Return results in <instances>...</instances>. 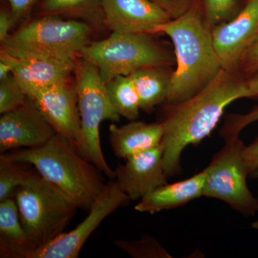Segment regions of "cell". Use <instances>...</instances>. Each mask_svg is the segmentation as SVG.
<instances>
[{
	"mask_svg": "<svg viewBox=\"0 0 258 258\" xmlns=\"http://www.w3.org/2000/svg\"><path fill=\"white\" fill-rule=\"evenodd\" d=\"M14 25L11 12L2 10L0 13V42L4 41L9 36L10 30Z\"/></svg>",
	"mask_w": 258,
	"mask_h": 258,
	"instance_id": "4dcf8cb0",
	"label": "cell"
},
{
	"mask_svg": "<svg viewBox=\"0 0 258 258\" xmlns=\"http://www.w3.org/2000/svg\"><path fill=\"white\" fill-rule=\"evenodd\" d=\"M15 197L31 252L62 233L79 209L37 172L17 190Z\"/></svg>",
	"mask_w": 258,
	"mask_h": 258,
	"instance_id": "5b68a950",
	"label": "cell"
},
{
	"mask_svg": "<svg viewBox=\"0 0 258 258\" xmlns=\"http://www.w3.org/2000/svg\"><path fill=\"white\" fill-rule=\"evenodd\" d=\"M3 154L11 160L33 166L81 210H89L106 186L98 168L57 134L42 147Z\"/></svg>",
	"mask_w": 258,
	"mask_h": 258,
	"instance_id": "3957f363",
	"label": "cell"
},
{
	"mask_svg": "<svg viewBox=\"0 0 258 258\" xmlns=\"http://www.w3.org/2000/svg\"><path fill=\"white\" fill-rule=\"evenodd\" d=\"M115 244L119 248L128 252L131 256L137 258H152L169 257L160 244L152 237H143L142 240L128 242L116 240Z\"/></svg>",
	"mask_w": 258,
	"mask_h": 258,
	"instance_id": "d4e9b609",
	"label": "cell"
},
{
	"mask_svg": "<svg viewBox=\"0 0 258 258\" xmlns=\"http://www.w3.org/2000/svg\"><path fill=\"white\" fill-rule=\"evenodd\" d=\"M103 22L112 32L154 34L156 28L171 20L152 0H102Z\"/></svg>",
	"mask_w": 258,
	"mask_h": 258,
	"instance_id": "5bb4252c",
	"label": "cell"
},
{
	"mask_svg": "<svg viewBox=\"0 0 258 258\" xmlns=\"http://www.w3.org/2000/svg\"><path fill=\"white\" fill-rule=\"evenodd\" d=\"M244 164L249 176L258 174V137L248 146H245L243 151Z\"/></svg>",
	"mask_w": 258,
	"mask_h": 258,
	"instance_id": "f1b7e54d",
	"label": "cell"
},
{
	"mask_svg": "<svg viewBox=\"0 0 258 258\" xmlns=\"http://www.w3.org/2000/svg\"><path fill=\"white\" fill-rule=\"evenodd\" d=\"M258 120V106L245 114H232L226 119L220 136L225 139L239 137L241 131L247 125Z\"/></svg>",
	"mask_w": 258,
	"mask_h": 258,
	"instance_id": "484cf974",
	"label": "cell"
},
{
	"mask_svg": "<svg viewBox=\"0 0 258 258\" xmlns=\"http://www.w3.org/2000/svg\"><path fill=\"white\" fill-rule=\"evenodd\" d=\"M10 5V12L14 23L28 14L36 0H7Z\"/></svg>",
	"mask_w": 258,
	"mask_h": 258,
	"instance_id": "f546056e",
	"label": "cell"
},
{
	"mask_svg": "<svg viewBox=\"0 0 258 258\" xmlns=\"http://www.w3.org/2000/svg\"><path fill=\"white\" fill-rule=\"evenodd\" d=\"M258 71V41L246 52L240 64H239V72L241 73L244 77H249Z\"/></svg>",
	"mask_w": 258,
	"mask_h": 258,
	"instance_id": "4316f807",
	"label": "cell"
},
{
	"mask_svg": "<svg viewBox=\"0 0 258 258\" xmlns=\"http://www.w3.org/2000/svg\"><path fill=\"white\" fill-rule=\"evenodd\" d=\"M28 96L17 82L13 75L0 81V113H7L23 106Z\"/></svg>",
	"mask_w": 258,
	"mask_h": 258,
	"instance_id": "603a6c76",
	"label": "cell"
},
{
	"mask_svg": "<svg viewBox=\"0 0 258 258\" xmlns=\"http://www.w3.org/2000/svg\"><path fill=\"white\" fill-rule=\"evenodd\" d=\"M150 35L112 32L107 38L83 47L79 58L96 66L105 82L144 68L172 66L175 57Z\"/></svg>",
	"mask_w": 258,
	"mask_h": 258,
	"instance_id": "8992f818",
	"label": "cell"
},
{
	"mask_svg": "<svg viewBox=\"0 0 258 258\" xmlns=\"http://www.w3.org/2000/svg\"><path fill=\"white\" fill-rule=\"evenodd\" d=\"M249 98L246 78L241 73L222 69L206 87L186 101L167 105L161 122L164 127L161 145L168 177L181 174V156L185 148L198 145L208 137L232 102Z\"/></svg>",
	"mask_w": 258,
	"mask_h": 258,
	"instance_id": "6da1fadb",
	"label": "cell"
},
{
	"mask_svg": "<svg viewBox=\"0 0 258 258\" xmlns=\"http://www.w3.org/2000/svg\"><path fill=\"white\" fill-rule=\"evenodd\" d=\"M238 0H204L205 18L212 29L235 17Z\"/></svg>",
	"mask_w": 258,
	"mask_h": 258,
	"instance_id": "7402d4cb",
	"label": "cell"
},
{
	"mask_svg": "<svg viewBox=\"0 0 258 258\" xmlns=\"http://www.w3.org/2000/svg\"><path fill=\"white\" fill-rule=\"evenodd\" d=\"M249 98H258V71L246 79Z\"/></svg>",
	"mask_w": 258,
	"mask_h": 258,
	"instance_id": "1f68e13d",
	"label": "cell"
},
{
	"mask_svg": "<svg viewBox=\"0 0 258 258\" xmlns=\"http://www.w3.org/2000/svg\"><path fill=\"white\" fill-rule=\"evenodd\" d=\"M170 66H152L137 70L130 75L137 89L141 111L150 113L166 103L174 71Z\"/></svg>",
	"mask_w": 258,
	"mask_h": 258,
	"instance_id": "ac0fdd59",
	"label": "cell"
},
{
	"mask_svg": "<svg viewBox=\"0 0 258 258\" xmlns=\"http://www.w3.org/2000/svg\"><path fill=\"white\" fill-rule=\"evenodd\" d=\"M245 147L240 137L225 141V147L212 157L205 174L203 197L221 200L245 217L258 212V200L247 184L249 176L243 158Z\"/></svg>",
	"mask_w": 258,
	"mask_h": 258,
	"instance_id": "ba28073f",
	"label": "cell"
},
{
	"mask_svg": "<svg viewBox=\"0 0 258 258\" xmlns=\"http://www.w3.org/2000/svg\"><path fill=\"white\" fill-rule=\"evenodd\" d=\"M159 5L171 19L179 18L191 6L190 0H152Z\"/></svg>",
	"mask_w": 258,
	"mask_h": 258,
	"instance_id": "83f0119b",
	"label": "cell"
},
{
	"mask_svg": "<svg viewBox=\"0 0 258 258\" xmlns=\"http://www.w3.org/2000/svg\"><path fill=\"white\" fill-rule=\"evenodd\" d=\"M156 33L168 35L174 47L176 69L173 72L166 101L167 105L189 99L210 84L221 71L212 28L198 5H191L179 18L158 26Z\"/></svg>",
	"mask_w": 258,
	"mask_h": 258,
	"instance_id": "7a4b0ae2",
	"label": "cell"
},
{
	"mask_svg": "<svg viewBox=\"0 0 258 258\" xmlns=\"http://www.w3.org/2000/svg\"><path fill=\"white\" fill-rule=\"evenodd\" d=\"M118 185L110 180L89 209L88 216L69 232H62L46 245L32 251L28 258H77L91 234L104 219L129 201Z\"/></svg>",
	"mask_w": 258,
	"mask_h": 258,
	"instance_id": "9c48e42d",
	"label": "cell"
},
{
	"mask_svg": "<svg viewBox=\"0 0 258 258\" xmlns=\"http://www.w3.org/2000/svg\"><path fill=\"white\" fill-rule=\"evenodd\" d=\"M57 132L31 101L0 117L1 154L46 144Z\"/></svg>",
	"mask_w": 258,
	"mask_h": 258,
	"instance_id": "7c38bea8",
	"label": "cell"
},
{
	"mask_svg": "<svg viewBox=\"0 0 258 258\" xmlns=\"http://www.w3.org/2000/svg\"><path fill=\"white\" fill-rule=\"evenodd\" d=\"M106 83L107 93L115 112L128 120L138 118L141 111L139 97L129 76H118Z\"/></svg>",
	"mask_w": 258,
	"mask_h": 258,
	"instance_id": "ffe728a7",
	"label": "cell"
},
{
	"mask_svg": "<svg viewBox=\"0 0 258 258\" xmlns=\"http://www.w3.org/2000/svg\"><path fill=\"white\" fill-rule=\"evenodd\" d=\"M13 75V69L8 62L0 60V81L9 78Z\"/></svg>",
	"mask_w": 258,
	"mask_h": 258,
	"instance_id": "d6a6232c",
	"label": "cell"
},
{
	"mask_svg": "<svg viewBox=\"0 0 258 258\" xmlns=\"http://www.w3.org/2000/svg\"><path fill=\"white\" fill-rule=\"evenodd\" d=\"M93 28L85 22L46 15L10 33L1 50L18 58L49 59L75 64L92 41Z\"/></svg>",
	"mask_w": 258,
	"mask_h": 258,
	"instance_id": "277c9868",
	"label": "cell"
},
{
	"mask_svg": "<svg viewBox=\"0 0 258 258\" xmlns=\"http://www.w3.org/2000/svg\"><path fill=\"white\" fill-rule=\"evenodd\" d=\"M212 33L222 69L237 72L244 54L258 41V0H248L238 14L214 27Z\"/></svg>",
	"mask_w": 258,
	"mask_h": 258,
	"instance_id": "30bf717a",
	"label": "cell"
},
{
	"mask_svg": "<svg viewBox=\"0 0 258 258\" xmlns=\"http://www.w3.org/2000/svg\"><path fill=\"white\" fill-rule=\"evenodd\" d=\"M101 3L102 0H44L42 9L47 15H84L97 5L101 6Z\"/></svg>",
	"mask_w": 258,
	"mask_h": 258,
	"instance_id": "cb8c5ba5",
	"label": "cell"
},
{
	"mask_svg": "<svg viewBox=\"0 0 258 258\" xmlns=\"http://www.w3.org/2000/svg\"><path fill=\"white\" fill-rule=\"evenodd\" d=\"M30 252L16 201L10 198L0 202V257L28 258Z\"/></svg>",
	"mask_w": 258,
	"mask_h": 258,
	"instance_id": "d6986e66",
	"label": "cell"
},
{
	"mask_svg": "<svg viewBox=\"0 0 258 258\" xmlns=\"http://www.w3.org/2000/svg\"><path fill=\"white\" fill-rule=\"evenodd\" d=\"M25 165V163L11 160L1 154L0 202L15 197L17 190L28 183L35 174L33 171L26 169Z\"/></svg>",
	"mask_w": 258,
	"mask_h": 258,
	"instance_id": "44dd1931",
	"label": "cell"
},
{
	"mask_svg": "<svg viewBox=\"0 0 258 258\" xmlns=\"http://www.w3.org/2000/svg\"><path fill=\"white\" fill-rule=\"evenodd\" d=\"M74 76L81 125L78 151L108 178L114 179V170L108 166L102 151L99 130L103 120L119 121L120 116L112 106L106 83L96 66L79 58Z\"/></svg>",
	"mask_w": 258,
	"mask_h": 258,
	"instance_id": "52a82bcc",
	"label": "cell"
},
{
	"mask_svg": "<svg viewBox=\"0 0 258 258\" xmlns=\"http://www.w3.org/2000/svg\"><path fill=\"white\" fill-rule=\"evenodd\" d=\"M205 181V174L203 171L189 179L163 185L140 200L135 210L152 215L183 206L203 197Z\"/></svg>",
	"mask_w": 258,
	"mask_h": 258,
	"instance_id": "e0dca14e",
	"label": "cell"
},
{
	"mask_svg": "<svg viewBox=\"0 0 258 258\" xmlns=\"http://www.w3.org/2000/svg\"><path fill=\"white\" fill-rule=\"evenodd\" d=\"M164 136V127L159 123H148L130 120L127 124L109 126L110 144L113 154L125 159L134 154L149 150L160 145Z\"/></svg>",
	"mask_w": 258,
	"mask_h": 258,
	"instance_id": "2e32d148",
	"label": "cell"
},
{
	"mask_svg": "<svg viewBox=\"0 0 258 258\" xmlns=\"http://www.w3.org/2000/svg\"><path fill=\"white\" fill-rule=\"evenodd\" d=\"M124 160V164H118L115 168L114 179L129 200H142L167 184L161 144L154 149L130 156Z\"/></svg>",
	"mask_w": 258,
	"mask_h": 258,
	"instance_id": "4fadbf2b",
	"label": "cell"
},
{
	"mask_svg": "<svg viewBox=\"0 0 258 258\" xmlns=\"http://www.w3.org/2000/svg\"><path fill=\"white\" fill-rule=\"evenodd\" d=\"M44 118L62 136L79 149L81 138L78 95L73 81L59 83L29 97ZM79 152V151H78Z\"/></svg>",
	"mask_w": 258,
	"mask_h": 258,
	"instance_id": "8fae6325",
	"label": "cell"
},
{
	"mask_svg": "<svg viewBox=\"0 0 258 258\" xmlns=\"http://www.w3.org/2000/svg\"><path fill=\"white\" fill-rule=\"evenodd\" d=\"M0 60L10 64L15 79L28 98L41 90L71 81L76 64L35 57L18 58L2 50Z\"/></svg>",
	"mask_w": 258,
	"mask_h": 258,
	"instance_id": "9a60e30c",
	"label": "cell"
}]
</instances>
